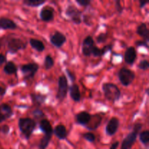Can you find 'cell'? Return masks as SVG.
Here are the masks:
<instances>
[{
  "instance_id": "6da1fadb",
  "label": "cell",
  "mask_w": 149,
  "mask_h": 149,
  "mask_svg": "<svg viewBox=\"0 0 149 149\" xmlns=\"http://www.w3.org/2000/svg\"><path fill=\"white\" fill-rule=\"evenodd\" d=\"M102 90L104 94V97L108 101L116 103L120 99L122 93L118 86L113 83L106 82L102 85Z\"/></svg>"
},
{
  "instance_id": "7a4b0ae2",
  "label": "cell",
  "mask_w": 149,
  "mask_h": 149,
  "mask_svg": "<svg viewBox=\"0 0 149 149\" xmlns=\"http://www.w3.org/2000/svg\"><path fill=\"white\" fill-rule=\"evenodd\" d=\"M36 127V123L30 117L20 118L18 120V127L20 132L26 140L30 139Z\"/></svg>"
},
{
  "instance_id": "3957f363",
  "label": "cell",
  "mask_w": 149,
  "mask_h": 149,
  "mask_svg": "<svg viewBox=\"0 0 149 149\" xmlns=\"http://www.w3.org/2000/svg\"><path fill=\"white\" fill-rule=\"evenodd\" d=\"M143 128V124L136 123L133 127V130L130 132L122 141L121 144V149H131L136 142L137 137Z\"/></svg>"
},
{
  "instance_id": "277c9868",
  "label": "cell",
  "mask_w": 149,
  "mask_h": 149,
  "mask_svg": "<svg viewBox=\"0 0 149 149\" xmlns=\"http://www.w3.org/2000/svg\"><path fill=\"white\" fill-rule=\"evenodd\" d=\"M117 76L121 84L125 87H128L130 85L135 79V74L134 71L125 67L119 69Z\"/></svg>"
},
{
  "instance_id": "5b68a950",
  "label": "cell",
  "mask_w": 149,
  "mask_h": 149,
  "mask_svg": "<svg viewBox=\"0 0 149 149\" xmlns=\"http://www.w3.org/2000/svg\"><path fill=\"white\" fill-rule=\"evenodd\" d=\"M68 89H69V87H68V79H67L66 77L64 75L61 76L58 79V92H57V94L55 95V97L58 101H63L64 99L67 97Z\"/></svg>"
},
{
  "instance_id": "8992f818",
  "label": "cell",
  "mask_w": 149,
  "mask_h": 149,
  "mask_svg": "<svg viewBox=\"0 0 149 149\" xmlns=\"http://www.w3.org/2000/svg\"><path fill=\"white\" fill-rule=\"evenodd\" d=\"M20 68L23 74V79L25 80H29L34 77L35 74L39 71V66L36 63H29L20 65Z\"/></svg>"
},
{
  "instance_id": "52a82bcc",
  "label": "cell",
  "mask_w": 149,
  "mask_h": 149,
  "mask_svg": "<svg viewBox=\"0 0 149 149\" xmlns=\"http://www.w3.org/2000/svg\"><path fill=\"white\" fill-rule=\"evenodd\" d=\"M27 47V42L20 38H11L7 42V48L10 53L16 54L20 50H23Z\"/></svg>"
},
{
  "instance_id": "ba28073f",
  "label": "cell",
  "mask_w": 149,
  "mask_h": 149,
  "mask_svg": "<svg viewBox=\"0 0 149 149\" xmlns=\"http://www.w3.org/2000/svg\"><path fill=\"white\" fill-rule=\"evenodd\" d=\"M65 15L71 19V21L76 25H80L82 22L81 20V10L77 8L75 5L69 4L65 10Z\"/></svg>"
},
{
  "instance_id": "9c48e42d",
  "label": "cell",
  "mask_w": 149,
  "mask_h": 149,
  "mask_svg": "<svg viewBox=\"0 0 149 149\" xmlns=\"http://www.w3.org/2000/svg\"><path fill=\"white\" fill-rule=\"evenodd\" d=\"M49 42L55 47L61 48L66 42V37L63 33L56 31L49 36Z\"/></svg>"
},
{
  "instance_id": "30bf717a",
  "label": "cell",
  "mask_w": 149,
  "mask_h": 149,
  "mask_svg": "<svg viewBox=\"0 0 149 149\" xmlns=\"http://www.w3.org/2000/svg\"><path fill=\"white\" fill-rule=\"evenodd\" d=\"M95 41L93 39V36L90 35L87 36L84 39L82 43V47H81V51L82 54L86 57H90L92 55V50L95 47Z\"/></svg>"
},
{
  "instance_id": "8fae6325",
  "label": "cell",
  "mask_w": 149,
  "mask_h": 149,
  "mask_svg": "<svg viewBox=\"0 0 149 149\" xmlns=\"http://www.w3.org/2000/svg\"><path fill=\"white\" fill-rule=\"evenodd\" d=\"M55 17V10L52 7H49V5L44 7L39 13V17L41 20L44 22H50L53 20Z\"/></svg>"
},
{
  "instance_id": "7c38bea8",
  "label": "cell",
  "mask_w": 149,
  "mask_h": 149,
  "mask_svg": "<svg viewBox=\"0 0 149 149\" xmlns=\"http://www.w3.org/2000/svg\"><path fill=\"white\" fill-rule=\"evenodd\" d=\"M120 125L119 119L116 117H112L106 127V133L109 136H113L117 132Z\"/></svg>"
},
{
  "instance_id": "4fadbf2b",
  "label": "cell",
  "mask_w": 149,
  "mask_h": 149,
  "mask_svg": "<svg viewBox=\"0 0 149 149\" xmlns=\"http://www.w3.org/2000/svg\"><path fill=\"white\" fill-rule=\"evenodd\" d=\"M13 115L11 106L7 103H2L0 105V123L10 119Z\"/></svg>"
},
{
  "instance_id": "5bb4252c",
  "label": "cell",
  "mask_w": 149,
  "mask_h": 149,
  "mask_svg": "<svg viewBox=\"0 0 149 149\" xmlns=\"http://www.w3.org/2000/svg\"><path fill=\"white\" fill-rule=\"evenodd\" d=\"M137 59V52L134 47H129L125 50L124 55V60L125 62L128 65H133Z\"/></svg>"
},
{
  "instance_id": "9a60e30c",
  "label": "cell",
  "mask_w": 149,
  "mask_h": 149,
  "mask_svg": "<svg viewBox=\"0 0 149 149\" xmlns=\"http://www.w3.org/2000/svg\"><path fill=\"white\" fill-rule=\"evenodd\" d=\"M17 25L12 19L7 17H0V29L4 30H15Z\"/></svg>"
},
{
  "instance_id": "2e32d148",
  "label": "cell",
  "mask_w": 149,
  "mask_h": 149,
  "mask_svg": "<svg viewBox=\"0 0 149 149\" xmlns=\"http://www.w3.org/2000/svg\"><path fill=\"white\" fill-rule=\"evenodd\" d=\"M91 116L92 115L89 112L83 111L79 112V113H78L76 115V122L79 125L85 127L87 126V125L89 123L90 119H91Z\"/></svg>"
},
{
  "instance_id": "e0dca14e",
  "label": "cell",
  "mask_w": 149,
  "mask_h": 149,
  "mask_svg": "<svg viewBox=\"0 0 149 149\" xmlns=\"http://www.w3.org/2000/svg\"><path fill=\"white\" fill-rule=\"evenodd\" d=\"M102 119H103V116H100L99 114L92 115L91 119L87 125V126H85V127L90 130H95L101 124Z\"/></svg>"
},
{
  "instance_id": "ac0fdd59",
  "label": "cell",
  "mask_w": 149,
  "mask_h": 149,
  "mask_svg": "<svg viewBox=\"0 0 149 149\" xmlns=\"http://www.w3.org/2000/svg\"><path fill=\"white\" fill-rule=\"evenodd\" d=\"M30 97L33 106L37 108L40 107L42 104H44L47 99V95L41 93H31Z\"/></svg>"
},
{
  "instance_id": "d6986e66",
  "label": "cell",
  "mask_w": 149,
  "mask_h": 149,
  "mask_svg": "<svg viewBox=\"0 0 149 149\" xmlns=\"http://www.w3.org/2000/svg\"><path fill=\"white\" fill-rule=\"evenodd\" d=\"M69 90V95L71 100L73 101L78 103L81 100V93H80L79 87L78 84H73L68 89Z\"/></svg>"
},
{
  "instance_id": "ffe728a7",
  "label": "cell",
  "mask_w": 149,
  "mask_h": 149,
  "mask_svg": "<svg viewBox=\"0 0 149 149\" xmlns=\"http://www.w3.org/2000/svg\"><path fill=\"white\" fill-rule=\"evenodd\" d=\"M53 134L61 141L66 140L67 136H68L66 127L63 125H58L55 127L53 129Z\"/></svg>"
},
{
  "instance_id": "44dd1931",
  "label": "cell",
  "mask_w": 149,
  "mask_h": 149,
  "mask_svg": "<svg viewBox=\"0 0 149 149\" xmlns=\"http://www.w3.org/2000/svg\"><path fill=\"white\" fill-rule=\"evenodd\" d=\"M136 33L139 35L140 36L143 38V40L146 41L148 43L149 41V29H148L146 23H141L139 26H138L136 30Z\"/></svg>"
},
{
  "instance_id": "7402d4cb",
  "label": "cell",
  "mask_w": 149,
  "mask_h": 149,
  "mask_svg": "<svg viewBox=\"0 0 149 149\" xmlns=\"http://www.w3.org/2000/svg\"><path fill=\"white\" fill-rule=\"evenodd\" d=\"M39 129L44 134H53V129L50 122L47 119H43L39 122Z\"/></svg>"
},
{
  "instance_id": "603a6c76",
  "label": "cell",
  "mask_w": 149,
  "mask_h": 149,
  "mask_svg": "<svg viewBox=\"0 0 149 149\" xmlns=\"http://www.w3.org/2000/svg\"><path fill=\"white\" fill-rule=\"evenodd\" d=\"M29 44H30L31 47L33 49H34L35 50L39 52H43L45 49V47L44 43L41 40H39V39L31 38V39H29Z\"/></svg>"
},
{
  "instance_id": "cb8c5ba5",
  "label": "cell",
  "mask_w": 149,
  "mask_h": 149,
  "mask_svg": "<svg viewBox=\"0 0 149 149\" xmlns=\"http://www.w3.org/2000/svg\"><path fill=\"white\" fill-rule=\"evenodd\" d=\"M3 71L7 75H13V74H17V68L13 61H8L4 65Z\"/></svg>"
},
{
  "instance_id": "d4e9b609",
  "label": "cell",
  "mask_w": 149,
  "mask_h": 149,
  "mask_svg": "<svg viewBox=\"0 0 149 149\" xmlns=\"http://www.w3.org/2000/svg\"><path fill=\"white\" fill-rule=\"evenodd\" d=\"M53 134H44V136L40 140L39 143V149H47L50 143Z\"/></svg>"
},
{
  "instance_id": "484cf974",
  "label": "cell",
  "mask_w": 149,
  "mask_h": 149,
  "mask_svg": "<svg viewBox=\"0 0 149 149\" xmlns=\"http://www.w3.org/2000/svg\"><path fill=\"white\" fill-rule=\"evenodd\" d=\"M23 3L29 7H39L46 3V0H24Z\"/></svg>"
},
{
  "instance_id": "4316f807",
  "label": "cell",
  "mask_w": 149,
  "mask_h": 149,
  "mask_svg": "<svg viewBox=\"0 0 149 149\" xmlns=\"http://www.w3.org/2000/svg\"><path fill=\"white\" fill-rule=\"evenodd\" d=\"M54 65H55V61L52 56L49 55H46L45 58V61H44V67H45V70L47 71L50 70L54 66Z\"/></svg>"
},
{
  "instance_id": "83f0119b",
  "label": "cell",
  "mask_w": 149,
  "mask_h": 149,
  "mask_svg": "<svg viewBox=\"0 0 149 149\" xmlns=\"http://www.w3.org/2000/svg\"><path fill=\"white\" fill-rule=\"evenodd\" d=\"M139 140L144 146H147L149 143V131L144 130L139 133Z\"/></svg>"
},
{
  "instance_id": "f1b7e54d",
  "label": "cell",
  "mask_w": 149,
  "mask_h": 149,
  "mask_svg": "<svg viewBox=\"0 0 149 149\" xmlns=\"http://www.w3.org/2000/svg\"><path fill=\"white\" fill-rule=\"evenodd\" d=\"M105 55L104 51H103V48H99L97 47H96L95 45V47H93V50H92V55H93L94 57H102Z\"/></svg>"
},
{
  "instance_id": "f546056e",
  "label": "cell",
  "mask_w": 149,
  "mask_h": 149,
  "mask_svg": "<svg viewBox=\"0 0 149 149\" xmlns=\"http://www.w3.org/2000/svg\"><path fill=\"white\" fill-rule=\"evenodd\" d=\"M32 114H33V117H34L35 119H45V113H44L41 109H39V108L34 109V110L33 111V112H32Z\"/></svg>"
},
{
  "instance_id": "4dcf8cb0",
  "label": "cell",
  "mask_w": 149,
  "mask_h": 149,
  "mask_svg": "<svg viewBox=\"0 0 149 149\" xmlns=\"http://www.w3.org/2000/svg\"><path fill=\"white\" fill-rule=\"evenodd\" d=\"M108 35L107 32L106 33H100V34L97 35V36L96 37V41L98 44H101V43H104V42H106L108 39Z\"/></svg>"
},
{
  "instance_id": "1f68e13d",
  "label": "cell",
  "mask_w": 149,
  "mask_h": 149,
  "mask_svg": "<svg viewBox=\"0 0 149 149\" xmlns=\"http://www.w3.org/2000/svg\"><path fill=\"white\" fill-rule=\"evenodd\" d=\"M83 138L90 143H94L96 140L95 135L92 132H85L83 134Z\"/></svg>"
},
{
  "instance_id": "d6a6232c",
  "label": "cell",
  "mask_w": 149,
  "mask_h": 149,
  "mask_svg": "<svg viewBox=\"0 0 149 149\" xmlns=\"http://www.w3.org/2000/svg\"><path fill=\"white\" fill-rule=\"evenodd\" d=\"M138 68L142 71H146L149 68V63L147 60H143L138 63Z\"/></svg>"
},
{
  "instance_id": "836d02e7",
  "label": "cell",
  "mask_w": 149,
  "mask_h": 149,
  "mask_svg": "<svg viewBox=\"0 0 149 149\" xmlns=\"http://www.w3.org/2000/svg\"><path fill=\"white\" fill-rule=\"evenodd\" d=\"M65 72H66L67 75H68V77L69 78L70 81H71V82L73 83V84H74V82L76 81V79H77V77H76V75L75 74H74V72H73V71H71L70 69H65Z\"/></svg>"
},
{
  "instance_id": "e575fe53",
  "label": "cell",
  "mask_w": 149,
  "mask_h": 149,
  "mask_svg": "<svg viewBox=\"0 0 149 149\" xmlns=\"http://www.w3.org/2000/svg\"><path fill=\"white\" fill-rule=\"evenodd\" d=\"M81 20L84 22L85 25L87 26H92V17L91 16L88 15H84L83 17H81Z\"/></svg>"
},
{
  "instance_id": "d590c367",
  "label": "cell",
  "mask_w": 149,
  "mask_h": 149,
  "mask_svg": "<svg viewBox=\"0 0 149 149\" xmlns=\"http://www.w3.org/2000/svg\"><path fill=\"white\" fill-rule=\"evenodd\" d=\"M10 131V127L7 125H4L0 126V133L3 134L4 135H7Z\"/></svg>"
},
{
  "instance_id": "8d00e7d4",
  "label": "cell",
  "mask_w": 149,
  "mask_h": 149,
  "mask_svg": "<svg viewBox=\"0 0 149 149\" xmlns=\"http://www.w3.org/2000/svg\"><path fill=\"white\" fill-rule=\"evenodd\" d=\"M76 3L81 7H87L91 4V1L90 0H76Z\"/></svg>"
},
{
  "instance_id": "74e56055",
  "label": "cell",
  "mask_w": 149,
  "mask_h": 149,
  "mask_svg": "<svg viewBox=\"0 0 149 149\" xmlns=\"http://www.w3.org/2000/svg\"><path fill=\"white\" fill-rule=\"evenodd\" d=\"M135 45H136L138 47H144L146 48L148 47V43L144 40L136 41V42H135Z\"/></svg>"
},
{
  "instance_id": "f35d334b",
  "label": "cell",
  "mask_w": 149,
  "mask_h": 149,
  "mask_svg": "<svg viewBox=\"0 0 149 149\" xmlns=\"http://www.w3.org/2000/svg\"><path fill=\"white\" fill-rule=\"evenodd\" d=\"M115 5H116V10H117L118 13H119V14H122V12H123V7H122V4H121V1H119V0L116 1H115Z\"/></svg>"
},
{
  "instance_id": "ab89813d",
  "label": "cell",
  "mask_w": 149,
  "mask_h": 149,
  "mask_svg": "<svg viewBox=\"0 0 149 149\" xmlns=\"http://www.w3.org/2000/svg\"><path fill=\"white\" fill-rule=\"evenodd\" d=\"M6 93H7V88L4 87H1L0 86V97H2L5 95Z\"/></svg>"
},
{
  "instance_id": "60d3db41",
  "label": "cell",
  "mask_w": 149,
  "mask_h": 149,
  "mask_svg": "<svg viewBox=\"0 0 149 149\" xmlns=\"http://www.w3.org/2000/svg\"><path fill=\"white\" fill-rule=\"evenodd\" d=\"M6 61H7V59H6L5 55H4L3 54H0V66L4 63H6Z\"/></svg>"
},
{
  "instance_id": "b9f144b4",
  "label": "cell",
  "mask_w": 149,
  "mask_h": 149,
  "mask_svg": "<svg viewBox=\"0 0 149 149\" xmlns=\"http://www.w3.org/2000/svg\"><path fill=\"white\" fill-rule=\"evenodd\" d=\"M119 141H116V142L112 143V145L111 146L110 148L109 149H117L118 147H119Z\"/></svg>"
},
{
  "instance_id": "7bdbcfd3",
  "label": "cell",
  "mask_w": 149,
  "mask_h": 149,
  "mask_svg": "<svg viewBox=\"0 0 149 149\" xmlns=\"http://www.w3.org/2000/svg\"><path fill=\"white\" fill-rule=\"evenodd\" d=\"M148 1H142V0H141V1H140V5H139L140 8L143 9L146 5L147 4H148Z\"/></svg>"
}]
</instances>
